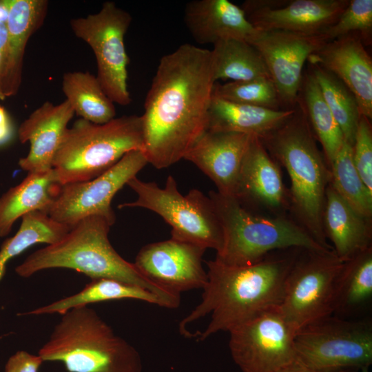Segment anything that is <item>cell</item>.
<instances>
[{
    "label": "cell",
    "instance_id": "1f68e13d",
    "mask_svg": "<svg viewBox=\"0 0 372 372\" xmlns=\"http://www.w3.org/2000/svg\"><path fill=\"white\" fill-rule=\"evenodd\" d=\"M70 229L41 211L24 215L17 233L7 238L0 247V280L7 263L28 248L37 243L51 245L61 239Z\"/></svg>",
    "mask_w": 372,
    "mask_h": 372
},
{
    "label": "cell",
    "instance_id": "4fadbf2b",
    "mask_svg": "<svg viewBox=\"0 0 372 372\" xmlns=\"http://www.w3.org/2000/svg\"><path fill=\"white\" fill-rule=\"evenodd\" d=\"M229 348L242 372H277L296 359V331L279 307L229 331Z\"/></svg>",
    "mask_w": 372,
    "mask_h": 372
},
{
    "label": "cell",
    "instance_id": "4316f807",
    "mask_svg": "<svg viewBox=\"0 0 372 372\" xmlns=\"http://www.w3.org/2000/svg\"><path fill=\"white\" fill-rule=\"evenodd\" d=\"M297 103L303 108L307 120L330 165L340 149L344 137L342 131L324 101L320 87L307 68L304 71Z\"/></svg>",
    "mask_w": 372,
    "mask_h": 372
},
{
    "label": "cell",
    "instance_id": "60d3db41",
    "mask_svg": "<svg viewBox=\"0 0 372 372\" xmlns=\"http://www.w3.org/2000/svg\"><path fill=\"white\" fill-rule=\"evenodd\" d=\"M8 13V0H0V22L7 23Z\"/></svg>",
    "mask_w": 372,
    "mask_h": 372
},
{
    "label": "cell",
    "instance_id": "ffe728a7",
    "mask_svg": "<svg viewBox=\"0 0 372 372\" xmlns=\"http://www.w3.org/2000/svg\"><path fill=\"white\" fill-rule=\"evenodd\" d=\"M74 115L66 100L57 105L47 101L34 110L18 130L20 142L30 143L28 154L19 161V167L28 173L52 169L55 154Z\"/></svg>",
    "mask_w": 372,
    "mask_h": 372
},
{
    "label": "cell",
    "instance_id": "cb8c5ba5",
    "mask_svg": "<svg viewBox=\"0 0 372 372\" xmlns=\"http://www.w3.org/2000/svg\"><path fill=\"white\" fill-rule=\"evenodd\" d=\"M293 110H273L228 101L213 94L207 130L236 132L261 138L281 125Z\"/></svg>",
    "mask_w": 372,
    "mask_h": 372
},
{
    "label": "cell",
    "instance_id": "30bf717a",
    "mask_svg": "<svg viewBox=\"0 0 372 372\" xmlns=\"http://www.w3.org/2000/svg\"><path fill=\"white\" fill-rule=\"evenodd\" d=\"M132 16L113 1L103 3L100 10L70 20L74 34L93 50L102 89L114 103L127 105L132 99L127 88V56L124 38Z\"/></svg>",
    "mask_w": 372,
    "mask_h": 372
},
{
    "label": "cell",
    "instance_id": "e0dca14e",
    "mask_svg": "<svg viewBox=\"0 0 372 372\" xmlns=\"http://www.w3.org/2000/svg\"><path fill=\"white\" fill-rule=\"evenodd\" d=\"M234 197L258 213L289 214V192L283 182L280 166L256 136L251 138Z\"/></svg>",
    "mask_w": 372,
    "mask_h": 372
},
{
    "label": "cell",
    "instance_id": "b9f144b4",
    "mask_svg": "<svg viewBox=\"0 0 372 372\" xmlns=\"http://www.w3.org/2000/svg\"><path fill=\"white\" fill-rule=\"evenodd\" d=\"M360 372H369V366H364L360 369Z\"/></svg>",
    "mask_w": 372,
    "mask_h": 372
},
{
    "label": "cell",
    "instance_id": "f1b7e54d",
    "mask_svg": "<svg viewBox=\"0 0 372 372\" xmlns=\"http://www.w3.org/2000/svg\"><path fill=\"white\" fill-rule=\"evenodd\" d=\"M211 50L215 81H246L271 78L262 56L245 40L225 39L215 43Z\"/></svg>",
    "mask_w": 372,
    "mask_h": 372
},
{
    "label": "cell",
    "instance_id": "e575fe53",
    "mask_svg": "<svg viewBox=\"0 0 372 372\" xmlns=\"http://www.w3.org/2000/svg\"><path fill=\"white\" fill-rule=\"evenodd\" d=\"M327 42L354 34L364 45L371 44L372 0H349L336 21L321 34Z\"/></svg>",
    "mask_w": 372,
    "mask_h": 372
},
{
    "label": "cell",
    "instance_id": "9c48e42d",
    "mask_svg": "<svg viewBox=\"0 0 372 372\" xmlns=\"http://www.w3.org/2000/svg\"><path fill=\"white\" fill-rule=\"evenodd\" d=\"M296 360L316 372L361 369L372 364V322L330 315L300 329Z\"/></svg>",
    "mask_w": 372,
    "mask_h": 372
},
{
    "label": "cell",
    "instance_id": "603a6c76",
    "mask_svg": "<svg viewBox=\"0 0 372 372\" xmlns=\"http://www.w3.org/2000/svg\"><path fill=\"white\" fill-rule=\"evenodd\" d=\"M324 235L343 262L372 247V218L352 208L329 184L322 214Z\"/></svg>",
    "mask_w": 372,
    "mask_h": 372
},
{
    "label": "cell",
    "instance_id": "52a82bcc",
    "mask_svg": "<svg viewBox=\"0 0 372 372\" xmlns=\"http://www.w3.org/2000/svg\"><path fill=\"white\" fill-rule=\"evenodd\" d=\"M133 150L143 152L141 116L114 118L103 124L83 118L67 128L52 169L61 185L92 180Z\"/></svg>",
    "mask_w": 372,
    "mask_h": 372
},
{
    "label": "cell",
    "instance_id": "7402d4cb",
    "mask_svg": "<svg viewBox=\"0 0 372 372\" xmlns=\"http://www.w3.org/2000/svg\"><path fill=\"white\" fill-rule=\"evenodd\" d=\"M185 24L199 44L230 39L247 41L256 29L244 10L228 0H194L184 10Z\"/></svg>",
    "mask_w": 372,
    "mask_h": 372
},
{
    "label": "cell",
    "instance_id": "8d00e7d4",
    "mask_svg": "<svg viewBox=\"0 0 372 372\" xmlns=\"http://www.w3.org/2000/svg\"><path fill=\"white\" fill-rule=\"evenodd\" d=\"M43 362L39 355L18 351L8 358L5 372H38Z\"/></svg>",
    "mask_w": 372,
    "mask_h": 372
},
{
    "label": "cell",
    "instance_id": "ba28073f",
    "mask_svg": "<svg viewBox=\"0 0 372 372\" xmlns=\"http://www.w3.org/2000/svg\"><path fill=\"white\" fill-rule=\"evenodd\" d=\"M127 185L136 194L134 201L118 208L141 207L159 215L172 227V238L191 242L218 252L223 234L209 196L198 189L181 194L174 178L169 175L164 188L154 182H145L136 176Z\"/></svg>",
    "mask_w": 372,
    "mask_h": 372
},
{
    "label": "cell",
    "instance_id": "d590c367",
    "mask_svg": "<svg viewBox=\"0 0 372 372\" xmlns=\"http://www.w3.org/2000/svg\"><path fill=\"white\" fill-rule=\"evenodd\" d=\"M353 161L364 184L372 192V126L361 116L352 146Z\"/></svg>",
    "mask_w": 372,
    "mask_h": 372
},
{
    "label": "cell",
    "instance_id": "5bb4252c",
    "mask_svg": "<svg viewBox=\"0 0 372 372\" xmlns=\"http://www.w3.org/2000/svg\"><path fill=\"white\" fill-rule=\"evenodd\" d=\"M247 41L262 56L276 86L281 110L293 109L297 103L304 63L310 55L327 43L326 40L320 34L256 29Z\"/></svg>",
    "mask_w": 372,
    "mask_h": 372
},
{
    "label": "cell",
    "instance_id": "d4e9b609",
    "mask_svg": "<svg viewBox=\"0 0 372 372\" xmlns=\"http://www.w3.org/2000/svg\"><path fill=\"white\" fill-rule=\"evenodd\" d=\"M61 184L53 169L29 172L17 185L0 196V237L10 234L16 220L32 211L48 214Z\"/></svg>",
    "mask_w": 372,
    "mask_h": 372
},
{
    "label": "cell",
    "instance_id": "9a60e30c",
    "mask_svg": "<svg viewBox=\"0 0 372 372\" xmlns=\"http://www.w3.org/2000/svg\"><path fill=\"white\" fill-rule=\"evenodd\" d=\"M206 249L171 238L141 249L134 264L149 280L172 292L203 289L207 281L203 267Z\"/></svg>",
    "mask_w": 372,
    "mask_h": 372
},
{
    "label": "cell",
    "instance_id": "44dd1931",
    "mask_svg": "<svg viewBox=\"0 0 372 372\" xmlns=\"http://www.w3.org/2000/svg\"><path fill=\"white\" fill-rule=\"evenodd\" d=\"M8 5L7 45L0 70V100L18 93L27 43L42 26L48 8L46 0H8Z\"/></svg>",
    "mask_w": 372,
    "mask_h": 372
},
{
    "label": "cell",
    "instance_id": "ab89813d",
    "mask_svg": "<svg viewBox=\"0 0 372 372\" xmlns=\"http://www.w3.org/2000/svg\"><path fill=\"white\" fill-rule=\"evenodd\" d=\"M8 40V30L6 23L0 22V70L1 68L5 53L6 50Z\"/></svg>",
    "mask_w": 372,
    "mask_h": 372
},
{
    "label": "cell",
    "instance_id": "836d02e7",
    "mask_svg": "<svg viewBox=\"0 0 372 372\" xmlns=\"http://www.w3.org/2000/svg\"><path fill=\"white\" fill-rule=\"evenodd\" d=\"M213 94L234 103L282 110L276 86L271 78L215 83Z\"/></svg>",
    "mask_w": 372,
    "mask_h": 372
},
{
    "label": "cell",
    "instance_id": "3957f363",
    "mask_svg": "<svg viewBox=\"0 0 372 372\" xmlns=\"http://www.w3.org/2000/svg\"><path fill=\"white\" fill-rule=\"evenodd\" d=\"M260 139L288 173L289 214L320 245L333 250L322 227L330 168L301 105L297 103L292 114L281 125Z\"/></svg>",
    "mask_w": 372,
    "mask_h": 372
},
{
    "label": "cell",
    "instance_id": "74e56055",
    "mask_svg": "<svg viewBox=\"0 0 372 372\" xmlns=\"http://www.w3.org/2000/svg\"><path fill=\"white\" fill-rule=\"evenodd\" d=\"M13 131L12 121L5 108L0 105V145L7 143L12 138Z\"/></svg>",
    "mask_w": 372,
    "mask_h": 372
},
{
    "label": "cell",
    "instance_id": "8fae6325",
    "mask_svg": "<svg viewBox=\"0 0 372 372\" xmlns=\"http://www.w3.org/2000/svg\"><path fill=\"white\" fill-rule=\"evenodd\" d=\"M343 262L333 250L301 249L286 278L279 306L296 333L333 315L335 283Z\"/></svg>",
    "mask_w": 372,
    "mask_h": 372
},
{
    "label": "cell",
    "instance_id": "4dcf8cb0",
    "mask_svg": "<svg viewBox=\"0 0 372 372\" xmlns=\"http://www.w3.org/2000/svg\"><path fill=\"white\" fill-rule=\"evenodd\" d=\"M307 68L316 79L322 97L342 131L344 141L353 146L362 116L355 97L337 76L319 65L308 62Z\"/></svg>",
    "mask_w": 372,
    "mask_h": 372
},
{
    "label": "cell",
    "instance_id": "f546056e",
    "mask_svg": "<svg viewBox=\"0 0 372 372\" xmlns=\"http://www.w3.org/2000/svg\"><path fill=\"white\" fill-rule=\"evenodd\" d=\"M62 91L74 114L96 124L116 116L114 103L102 89L96 76L89 72H68L63 75Z\"/></svg>",
    "mask_w": 372,
    "mask_h": 372
},
{
    "label": "cell",
    "instance_id": "83f0119b",
    "mask_svg": "<svg viewBox=\"0 0 372 372\" xmlns=\"http://www.w3.org/2000/svg\"><path fill=\"white\" fill-rule=\"evenodd\" d=\"M371 298L372 247L343 262L335 283L333 315H351L368 304Z\"/></svg>",
    "mask_w": 372,
    "mask_h": 372
},
{
    "label": "cell",
    "instance_id": "7c38bea8",
    "mask_svg": "<svg viewBox=\"0 0 372 372\" xmlns=\"http://www.w3.org/2000/svg\"><path fill=\"white\" fill-rule=\"evenodd\" d=\"M147 164L143 152L133 150L92 180L61 185L48 214L70 228L93 216L106 219L112 226L116 220L111 205L114 196Z\"/></svg>",
    "mask_w": 372,
    "mask_h": 372
},
{
    "label": "cell",
    "instance_id": "484cf974",
    "mask_svg": "<svg viewBox=\"0 0 372 372\" xmlns=\"http://www.w3.org/2000/svg\"><path fill=\"white\" fill-rule=\"evenodd\" d=\"M121 299H134L166 308L164 301L158 296L146 289L117 280L102 278L92 279L82 290L74 295L19 315H62L73 308Z\"/></svg>",
    "mask_w": 372,
    "mask_h": 372
},
{
    "label": "cell",
    "instance_id": "8992f818",
    "mask_svg": "<svg viewBox=\"0 0 372 372\" xmlns=\"http://www.w3.org/2000/svg\"><path fill=\"white\" fill-rule=\"evenodd\" d=\"M209 198L223 234L215 259L225 265H249L272 251L289 248L332 250L320 245L289 214L258 213L217 191H211Z\"/></svg>",
    "mask_w": 372,
    "mask_h": 372
},
{
    "label": "cell",
    "instance_id": "d6986e66",
    "mask_svg": "<svg viewBox=\"0 0 372 372\" xmlns=\"http://www.w3.org/2000/svg\"><path fill=\"white\" fill-rule=\"evenodd\" d=\"M252 136L206 130L183 159L194 164L217 192L234 196L242 160Z\"/></svg>",
    "mask_w": 372,
    "mask_h": 372
},
{
    "label": "cell",
    "instance_id": "ac0fdd59",
    "mask_svg": "<svg viewBox=\"0 0 372 372\" xmlns=\"http://www.w3.org/2000/svg\"><path fill=\"white\" fill-rule=\"evenodd\" d=\"M307 62L337 76L355 97L361 115L371 119L372 60L358 37L348 34L328 41Z\"/></svg>",
    "mask_w": 372,
    "mask_h": 372
},
{
    "label": "cell",
    "instance_id": "f35d334b",
    "mask_svg": "<svg viewBox=\"0 0 372 372\" xmlns=\"http://www.w3.org/2000/svg\"><path fill=\"white\" fill-rule=\"evenodd\" d=\"M360 370L358 369H347L336 372H359ZM277 372H316L315 371H313L305 366H304L302 364H301L299 361H298L296 359L292 362L291 363L289 364L288 365L285 366V367L282 368Z\"/></svg>",
    "mask_w": 372,
    "mask_h": 372
},
{
    "label": "cell",
    "instance_id": "6da1fadb",
    "mask_svg": "<svg viewBox=\"0 0 372 372\" xmlns=\"http://www.w3.org/2000/svg\"><path fill=\"white\" fill-rule=\"evenodd\" d=\"M215 83L209 50L185 43L161 59L141 116L147 163L183 159L207 130Z\"/></svg>",
    "mask_w": 372,
    "mask_h": 372
},
{
    "label": "cell",
    "instance_id": "277c9868",
    "mask_svg": "<svg viewBox=\"0 0 372 372\" xmlns=\"http://www.w3.org/2000/svg\"><path fill=\"white\" fill-rule=\"evenodd\" d=\"M111 226L100 216L83 218L59 241L29 255L15 271L21 277L28 278L45 269H73L91 279L111 278L143 287L158 296L166 308L178 307L180 294L149 280L134 262L125 260L114 249L108 238Z\"/></svg>",
    "mask_w": 372,
    "mask_h": 372
},
{
    "label": "cell",
    "instance_id": "7bdbcfd3",
    "mask_svg": "<svg viewBox=\"0 0 372 372\" xmlns=\"http://www.w3.org/2000/svg\"><path fill=\"white\" fill-rule=\"evenodd\" d=\"M2 338V336H0V339Z\"/></svg>",
    "mask_w": 372,
    "mask_h": 372
},
{
    "label": "cell",
    "instance_id": "d6a6232c",
    "mask_svg": "<svg viewBox=\"0 0 372 372\" xmlns=\"http://www.w3.org/2000/svg\"><path fill=\"white\" fill-rule=\"evenodd\" d=\"M330 184L356 211L372 218V192L364 184L353 161L352 145L344 143L330 165Z\"/></svg>",
    "mask_w": 372,
    "mask_h": 372
},
{
    "label": "cell",
    "instance_id": "7a4b0ae2",
    "mask_svg": "<svg viewBox=\"0 0 372 372\" xmlns=\"http://www.w3.org/2000/svg\"><path fill=\"white\" fill-rule=\"evenodd\" d=\"M301 249L276 250L245 266L227 265L216 259L207 262V281L201 301L180 322V332L188 335L187 325L211 314L207 327L200 334L203 341L279 307L286 278Z\"/></svg>",
    "mask_w": 372,
    "mask_h": 372
},
{
    "label": "cell",
    "instance_id": "2e32d148",
    "mask_svg": "<svg viewBox=\"0 0 372 372\" xmlns=\"http://www.w3.org/2000/svg\"><path fill=\"white\" fill-rule=\"evenodd\" d=\"M349 0H247L241 7L258 30L321 34L334 23Z\"/></svg>",
    "mask_w": 372,
    "mask_h": 372
},
{
    "label": "cell",
    "instance_id": "5b68a950",
    "mask_svg": "<svg viewBox=\"0 0 372 372\" xmlns=\"http://www.w3.org/2000/svg\"><path fill=\"white\" fill-rule=\"evenodd\" d=\"M38 355L68 372H142L138 351L87 306L61 315Z\"/></svg>",
    "mask_w": 372,
    "mask_h": 372
}]
</instances>
